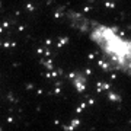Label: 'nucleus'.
I'll use <instances>...</instances> for the list:
<instances>
[{
  "label": "nucleus",
  "mask_w": 131,
  "mask_h": 131,
  "mask_svg": "<svg viewBox=\"0 0 131 131\" xmlns=\"http://www.w3.org/2000/svg\"><path fill=\"white\" fill-rule=\"evenodd\" d=\"M76 26L86 35L103 63L131 82V34L114 24L89 18H76Z\"/></svg>",
  "instance_id": "nucleus-1"
}]
</instances>
